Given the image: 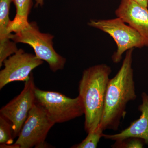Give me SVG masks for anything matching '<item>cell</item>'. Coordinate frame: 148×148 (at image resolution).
<instances>
[{
	"label": "cell",
	"mask_w": 148,
	"mask_h": 148,
	"mask_svg": "<svg viewBox=\"0 0 148 148\" xmlns=\"http://www.w3.org/2000/svg\"><path fill=\"white\" fill-rule=\"evenodd\" d=\"M133 49L126 51L119 71L109 80L99 126L103 131L107 129L117 130L126 114L127 103L137 98L132 68Z\"/></svg>",
	"instance_id": "cell-1"
},
{
	"label": "cell",
	"mask_w": 148,
	"mask_h": 148,
	"mask_svg": "<svg viewBox=\"0 0 148 148\" xmlns=\"http://www.w3.org/2000/svg\"><path fill=\"white\" fill-rule=\"evenodd\" d=\"M111 72V67L106 64L89 67L83 72L79 96L84 107V130L87 133L97 129L101 123Z\"/></svg>",
	"instance_id": "cell-2"
},
{
	"label": "cell",
	"mask_w": 148,
	"mask_h": 148,
	"mask_svg": "<svg viewBox=\"0 0 148 148\" xmlns=\"http://www.w3.org/2000/svg\"><path fill=\"white\" fill-rule=\"evenodd\" d=\"M14 33L11 35L12 40L16 43H22L31 46L37 58L47 62L52 71L64 69L66 59L53 48V36L40 32L35 22H29Z\"/></svg>",
	"instance_id": "cell-3"
},
{
	"label": "cell",
	"mask_w": 148,
	"mask_h": 148,
	"mask_svg": "<svg viewBox=\"0 0 148 148\" xmlns=\"http://www.w3.org/2000/svg\"><path fill=\"white\" fill-rule=\"evenodd\" d=\"M35 95L36 103L55 124L66 122L84 114V107L79 95L71 98L60 92L37 87Z\"/></svg>",
	"instance_id": "cell-4"
},
{
	"label": "cell",
	"mask_w": 148,
	"mask_h": 148,
	"mask_svg": "<svg viewBox=\"0 0 148 148\" xmlns=\"http://www.w3.org/2000/svg\"><path fill=\"white\" fill-rule=\"evenodd\" d=\"M88 25L108 34L113 38L117 47L116 51L112 57L113 62L115 64L120 62L123 53L129 49L146 46L145 41L140 33L125 24L119 17L110 19L90 20Z\"/></svg>",
	"instance_id": "cell-5"
},
{
	"label": "cell",
	"mask_w": 148,
	"mask_h": 148,
	"mask_svg": "<svg viewBox=\"0 0 148 148\" xmlns=\"http://www.w3.org/2000/svg\"><path fill=\"white\" fill-rule=\"evenodd\" d=\"M54 124L36 102L30 110L14 144L18 148L45 147L46 138Z\"/></svg>",
	"instance_id": "cell-6"
},
{
	"label": "cell",
	"mask_w": 148,
	"mask_h": 148,
	"mask_svg": "<svg viewBox=\"0 0 148 148\" xmlns=\"http://www.w3.org/2000/svg\"><path fill=\"white\" fill-rule=\"evenodd\" d=\"M36 87L32 73L29 79L25 82L20 94L0 110L1 115L11 123L14 138L18 136L30 110L36 103Z\"/></svg>",
	"instance_id": "cell-7"
},
{
	"label": "cell",
	"mask_w": 148,
	"mask_h": 148,
	"mask_svg": "<svg viewBox=\"0 0 148 148\" xmlns=\"http://www.w3.org/2000/svg\"><path fill=\"white\" fill-rule=\"evenodd\" d=\"M43 63L36 55L18 49L16 53L4 60V68L0 72V89L10 83L26 82L30 78L32 71Z\"/></svg>",
	"instance_id": "cell-8"
},
{
	"label": "cell",
	"mask_w": 148,
	"mask_h": 148,
	"mask_svg": "<svg viewBox=\"0 0 148 148\" xmlns=\"http://www.w3.org/2000/svg\"><path fill=\"white\" fill-rule=\"evenodd\" d=\"M117 17L135 29L145 40L148 46V10L133 0H121L115 11Z\"/></svg>",
	"instance_id": "cell-9"
},
{
	"label": "cell",
	"mask_w": 148,
	"mask_h": 148,
	"mask_svg": "<svg viewBox=\"0 0 148 148\" xmlns=\"http://www.w3.org/2000/svg\"><path fill=\"white\" fill-rule=\"evenodd\" d=\"M141 95L143 103L138 107V110L141 113L140 118L132 122L129 127L119 133L113 135L103 134V138L114 141L129 138H139L148 145V95L143 92Z\"/></svg>",
	"instance_id": "cell-10"
},
{
	"label": "cell",
	"mask_w": 148,
	"mask_h": 148,
	"mask_svg": "<svg viewBox=\"0 0 148 148\" xmlns=\"http://www.w3.org/2000/svg\"><path fill=\"white\" fill-rule=\"evenodd\" d=\"M12 0H0V67L5 60L18 50L16 43L12 41L9 31L11 20L9 10Z\"/></svg>",
	"instance_id": "cell-11"
},
{
	"label": "cell",
	"mask_w": 148,
	"mask_h": 148,
	"mask_svg": "<svg viewBox=\"0 0 148 148\" xmlns=\"http://www.w3.org/2000/svg\"><path fill=\"white\" fill-rule=\"evenodd\" d=\"M16 8V14L9 26V31L14 33L29 23L28 16L31 7L32 0H12Z\"/></svg>",
	"instance_id": "cell-12"
},
{
	"label": "cell",
	"mask_w": 148,
	"mask_h": 148,
	"mask_svg": "<svg viewBox=\"0 0 148 148\" xmlns=\"http://www.w3.org/2000/svg\"><path fill=\"white\" fill-rule=\"evenodd\" d=\"M14 138L11 123L4 117L1 115L0 147L3 148L5 146L12 145Z\"/></svg>",
	"instance_id": "cell-13"
},
{
	"label": "cell",
	"mask_w": 148,
	"mask_h": 148,
	"mask_svg": "<svg viewBox=\"0 0 148 148\" xmlns=\"http://www.w3.org/2000/svg\"><path fill=\"white\" fill-rule=\"evenodd\" d=\"M103 131L98 126L94 131L88 133L87 137L81 143L75 145L72 148H96L101 138H103Z\"/></svg>",
	"instance_id": "cell-14"
},
{
	"label": "cell",
	"mask_w": 148,
	"mask_h": 148,
	"mask_svg": "<svg viewBox=\"0 0 148 148\" xmlns=\"http://www.w3.org/2000/svg\"><path fill=\"white\" fill-rule=\"evenodd\" d=\"M145 144L143 139L136 138H129L121 141H115L112 145L114 148H142Z\"/></svg>",
	"instance_id": "cell-15"
},
{
	"label": "cell",
	"mask_w": 148,
	"mask_h": 148,
	"mask_svg": "<svg viewBox=\"0 0 148 148\" xmlns=\"http://www.w3.org/2000/svg\"><path fill=\"white\" fill-rule=\"evenodd\" d=\"M138 4L145 8H147L148 0H133Z\"/></svg>",
	"instance_id": "cell-16"
},
{
	"label": "cell",
	"mask_w": 148,
	"mask_h": 148,
	"mask_svg": "<svg viewBox=\"0 0 148 148\" xmlns=\"http://www.w3.org/2000/svg\"><path fill=\"white\" fill-rule=\"evenodd\" d=\"M36 6H38L39 5L42 6L43 4L44 0H36Z\"/></svg>",
	"instance_id": "cell-17"
}]
</instances>
